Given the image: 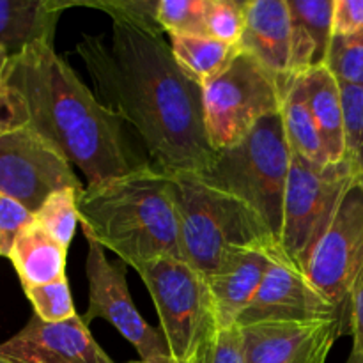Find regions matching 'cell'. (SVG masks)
I'll use <instances>...</instances> for the list:
<instances>
[{"label":"cell","instance_id":"1","mask_svg":"<svg viewBox=\"0 0 363 363\" xmlns=\"http://www.w3.org/2000/svg\"><path fill=\"white\" fill-rule=\"evenodd\" d=\"M99 101L131 126L170 174H202L216 158L204 117L202 85L191 80L160 32L112 21V38L82 34L77 43Z\"/></svg>","mask_w":363,"mask_h":363},{"label":"cell","instance_id":"2","mask_svg":"<svg viewBox=\"0 0 363 363\" xmlns=\"http://www.w3.org/2000/svg\"><path fill=\"white\" fill-rule=\"evenodd\" d=\"M4 85L14 126L27 124L52 142L84 172L87 186L151 162L138 158L123 121L99 101L52 45L35 43L11 57Z\"/></svg>","mask_w":363,"mask_h":363},{"label":"cell","instance_id":"3","mask_svg":"<svg viewBox=\"0 0 363 363\" xmlns=\"http://www.w3.org/2000/svg\"><path fill=\"white\" fill-rule=\"evenodd\" d=\"M84 234L128 268L156 257L183 259L172 174L147 162L78 195Z\"/></svg>","mask_w":363,"mask_h":363},{"label":"cell","instance_id":"4","mask_svg":"<svg viewBox=\"0 0 363 363\" xmlns=\"http://www.w3.org/2000/svg\"><path fill=\"white\" fill-rule=\"evenodd\" d=\"M172 186L183 259L204 280L236 250L279 241L254 209L199 174H172Z\"/></svg>","mask_w":363,"mask_h":363},{"label":"cell","instance_id":"5","mask_svg":"<svg viewBox=\"0 0 363 363\" xmlns=\"http://www.w3.org/2000/svg\"><path fill=\"white\" fill-rule=\"evenodd\" d=\"M291 158L282 113H275L240 144L216 151L215 162L199 176L254 209L279 240Z\"/></svg>","mask_w":363,"mask_h":363},{"label":"cell","instance_id":"6","mask_svg":"<svg viewBox=\"0 0 363 363\" xmlns=\"http://www.w3.org/2000/svg\"><path fill=\"white\" fill-rule=\"evenodd\" d=\"M133 269L151 294L172 362H201L220 330L206 280L177 257H156Z\"/></svg>","mask_w":363,"mask_h":363},{"label":"cell","instance_id":"7","mask_svg":"<svg viewBox=\"0 0 363 363\" xmlns=\"http://www.w3.org/2000/svg\"><path fill=\"white\" fill-rule=\"evenodd\" d=\"M287 82L241 50L220 77L202 87L206 130L213 149L222 151L240 144L262 119L280 113Z\"/></svg>","mask_w":363,"mask_h":363},{"label":"cell","instance_id":"8","mask_svg":"<svg viewBox=\"0 0 363 363\" xmlns=\"http://www.w3.org/2000/svg\"><path fill=\"white\" fill-rule=\"evenodd\" d=\"M357 177L362 176L347 160L319 167L296 155L291 158L279 245L303 273Z\"/></svg>","mask_w":363,"mask_h":363},{"label":"cell","instance_id":"9","mask_svg":"<svg viewBox=\"0 0 363 363\" xmlns=\"http://www.w3.org/2000/svg\"><path fill=\"white\" fill-rule=\"evenodd\" d=\"M84 191L66 156L27 124L9 128L0 137V194L30 213L59 190Z\"/></svg>","mask_w":363,"mask_h":363},{"label":"cell","instance_id":"10","mask_svg":"<svg viewBox=\"0 0 363 363\" xmlns=\"http://www.w3.org/2000/svg\"><path fill=\"white\" fill-rule=\"evenodd\" d=\"M87 240L85 275L89 280V307L82 319L91 325L94 319H106L145 363H174L165 339L140 315L128 289V266L123 261L110 262L105 248L84 234Z\"/></svg>","mask_w":363,"mask_h":363},{"label":"cell","instance_id":"11","mask_svg":"<svg viewBox=\"0 0 363 363\" xmlns=\"http://www.w3.org/2000/svg\"><path fill=\"white\" fill-rule=\"evenodd\" d=\"M363 269V177L344 194L332 223L315 245L305 275L346 314L351 291Z\"/></svg>","mask_w":363,"mask_h":363},{"label":"cell","instance_id":"12","mask_svg":"<svg viewBox=\"0 0 363 363\" xmlns=\"http://www.w3.org/2000/svg\"><path fill=\"white\" fill-rule=\"evenodd\" d=\"M346 318L340 308L333 307L311 284L308 277L291 261L282 247H269V266L261 286L243 314L238 326L257 323H296L318 319Z\"/></svg>","mask_w":363,"mask_h":363},{"label":"cell","instance_id":"13","mask_svg":"<svg viewBox=\"0 0 363 363\" xmlns=\"http://www.w3.org/2000/svg\"><path fill=\"white\" fill-rule=\"evenodd\" d=\"M346 318L240 326L245 363H326Z\"/></svg>","mask_w":363,"mask_h":363},{"label":"cell","instance_id":"14","mask_svg":"<svg viewBox=\"0 0 363 363\" xmlns=\"http://www.w3.org/2000/svg\"><path fill=\"white\" fill-rule=\"evenodd\" d=\"M0 358L9 363H116L78 314L62 323H46L34 314L0 344Z\"/></svg>","mask_w":363,"mask_h":363},{"label":"cell","instance_id":"15","mask_svg":"<svg viewBox=\"0 0 363 363\" xmlns=\"http://www.w3.org/2000/svg\"><path fill=\"white\" fill-rule=\"evenodd\" d=\"M240 46L282 82L293 78V23L287 0H247Z\"/></svg>","mask_w":363,"mask_h":363},{"label":"cell","instance_id":"16","mask_svg":"<svg viewBox=\"0 0 363 363\" xmlns=\"http://www.w3.org/2000/svg\"><path fill=\"white\" fill-rule=\"evenodd\" d=\"M272 245L236 250L215 275L206 280L220 328L238 326L240 315L254 300L269 266Z\"/></svg>","mask_w":363,"mask_h":363},{"label":"cell","instance_id":"17","mask_svg":"<svg viewBox=\"0 0 363 363\" xmlns=\"http://www.w3.org/2000/svg\"><path fill=\"white\" fill-rule=\"evenodd\" d=\"M71 0H0V48L11 57L35 43L53 46L60 14Z\"/></svg>","mask_w":363,"mask_h":363},{"label":"cell","instance_id":"18","mask_svg":"<svg viewBox=\"0 0 363 363\" xmlns=\"http://www.w3.org/2000/svg\"><path fill=\"white\" fill-rule=\"evenodd\" d=\"M293 23V74L325 64L333 39V0H287Z\"/></svg>","mask_w":363,"mask_h":363},{"label":"cell","instance_id":"19","mask_svg":"<svg viewBox=\"0 0 363 363\" xmlns=\"http://www.w3.org/2000/svg\"><path fill=\"white\" fill-rule=\"evenodd\" d=\"M307 92V103L321 133L323 145L330 163L346 160V133L340 85L332 71L321 64L301 73Z\"/></svg>","mask_w":363,"mask_h":363},{"label":"cell","instance_id":"20","mask_svg":"<svg viewBox=\"0 0 363 363\" xmlns=\"http://www.w3.org/2000/svg\"><path fill=\"white\" fill-rule=\"evenodd\" d=\"M67 250L57 243L38 222L28 223L14 241L9 261L23 287L45 286L66 277Z\"/></svg>","mask_w":363,"mask_h":363},{"label":"cell","instance_id":"21","mask_svg":"<svg viewBox=\"0 0 363 363\" xmlns=\"http://www.w3.org/2000/svg\"><path fill=\"white\" fill-rule=\"evenodd\" d=\"M282 121L291 152L314 165H330L328 155L323 145L321 133L307 103L303 77L296 74L287 82L282 101Z\"/></svg>","mask_w":363,"mask_h":363},{"label":"cell","instance_id":"22","mask_svg":"<svg viewBox=\"0 0 363 363\" xmlns=\"http://www.w3.org/2000/svg\"><path fill=\"white\" fill-rule=\"evenodd\" d=\"M170 48L181 69L204 87L223 73L240 55L241 46L216 41L209 35H169Z\"/></svg>","mask_w":363,"mask_h":363},{"label":"cell","instance_id":"23","mask_svg":"<svg viewBox=\"0 0 363 363\" xmlns=\"http://www.w3.org/2000/svg\"><path fill=\"white\" fill-rule=\"evenodd\" d=\"M78 195H80V191L69 190V188L55 191L46 199L45 204L34 215L35 222L66 250L69 248L74 230L80 223L77 206Z\"/></svg>","mask_w":363,"mask_h":363},{"label":"cell","instance_id":"24","mask_svg":"<svg viewBox=\"0 0 363 363\" xmlns=\"http://www.w3.org/2000/svg\"><path fill=\"white\" fill-rule=\"evenodd\" d=\"M23 291L34 307V314L43 321L62 323L77 315L67 277L45 286L23 287Z\"/></svg>","mask_w":363,"mask_h":363},{"label":"cell","instance_id":"25","mask_svg":"<svg viewBox=\"0 0 363 363\" xmlns=\"http://www.w3.org/2000/svg\"><path fill=\"white\" fill-rule=\"evenodd\" d=\"M325 66L339 84L363 85V32L333 35Z\"/></svg>","mask_w":363,"mask_h":363},{"label":"cell","instance_id":"26","mask_svg":"<svg viewBox=\"0 0 363 363\" xmlns=\"http://www.w3.org/2000/svg\"><path fill=\"white\" fill-rule=\"evenodd\" d=\"M206 0H160L158 23L169 35H208Z\"/></svg>","mask_w":363,"mask_h":363},{"label":"cell","instance_id":"27","mask_svg":"<svg viewBox=\"0 0 363 363\" xmlns=\"http://www.w3.org/2000/svg\"><path fill=\"white\" fill-rule=\"evenodd\" d=\"M339 85L344 110L346 160L363 177V85Z\"/></svg>","mask_w":363,"mask_h":363},{"label":"cell","instance_id":"28","mask_svg":"<svg viewBox=\"0 0 363 363\" xmlns=\"http://www.w3.org/2000/svg\"><path fill=\"white\" fill-rule=\"evenodd\" d=\"M204 23L209 38L240 46L245 30V2L206 0Z\"/></svg>","mask_w":363,"mask_h":363},{"label":"cell","instance_id":"29","mask_svg":"<svg viewBox=\"0 0 363 363\" xmlns=\"http://www.w3.org/2000/svg\"><path fill=\"white\" fill-rule=\"evenodd\" d=\"M158 4L160 0H71V7H92L108 14L112 21H130L163 34V28L158 23Z\"/></svg>","mask_w":363,"mask_h":363},{"label":"cell","instance_id":"30","mask_svg":"<svg viewBox=\"0 0 363 363\" xmlns=\"http://www.w3.org/2000/svg\"><path fill=\"white\" fill-rule=\"evenodd\" d=\"M34 222V213L14 199L0 194V257H9L18 234Z\"/></svg>","mask_w":363,"mask_h":363},{"label":"cell","instance_id":"31","mask_svg":"<svg viewBox=\"0 0 363 363\" xmlns=\"http://www.w3.org/2000/svg\"><path fill=\"white\" fill-rule=\"evenodd\" d=\"M199 363H245L240 326L220 328Z\"/></svg>","mask_w":363,"mask_h":363},{"label":"cell","instance_id":"32","mask_svg":"<svg viewBox=\"0 0 363 363\" xmlns=\"http://www.w3.org/2000/svg\"><path fill=\"white\" fill-rule=\"evenodd\" d=\"M363 32V0H333V35Z\"/></svg>","mask_w":363,"mask_h":363},{"label":"cell","instance_id":"33","mask_svg":"<svg viewBox=\"0 0 363 363\" xmlns=\"http://www.w3.org/2000/svg\"><path fill=\"white\" fill-rule=\"evenodd\" d=\"M347 319H350V332L353 335V350L351 351L363 353V269L351 291Z\"/></svg>","mask_w":363,"mask_h":363},{"label":"cell","instance_id":"34","mask_svg":"<svg viewBox=\"0 0 363 363\" xmlns=\"http://www.w3.org/2000/svg\"><path fill=\"white\" fill-rule=\"evenodd\" d=\"M9 59H11L9 53H7L4 48H0V98H2L4 92H6L4 80H6V71H7V66H9Z\"/></svg>","mask_w":363,"mask_h":363},{"label":"cell","instance_id":"35","mask_svg":"<svg viewBox=\"0 0 363 363\" xmlns=\"http://www.w3.org/2000/svg\"><path fill=\"white\" fill-rule=\"evenodd\" d=\"M9 128H13V124L9 123V119H7V113H6V108H4V103H2V98H0V137H2L4 133H6Z\"/></svg>","mask_w":363,"mask_h":363},{"label":"cell","instance_id":"36","mask_svg":"<svg viewBox=\"0 0 363 363\" xmlns=\"http://www.w3.org/2000/svg\"><path fill=\"white\" fill-rule=\"evenodd\" d=\"M346 363H363V353H354V351H351Z\"/></svg>","mask_w":363,"mask_h":363},{"label":"cell","instance_id":"37","mask_svg":"<svg viewBox=\"0 0 363 363\" xmlns=\"http://www.w3.org/2000/svg\"><path fill=\"white\" fill-rule=\"evenodd\" d=\"M128 363H145V362H142V360H137V362H128Z\"/></svg>","mask_w":363,"mask_h":363},{"label":"cell","instance_id":"38","mask_svg":"<svg viewBox=\"0 0 363 363\" xmlns=\"http://www.w3.org/2000/svg\"><path fill=\"white\" fill-rule=\"evenodd\" d=\"M0 363H9V362H6V360H2V358H0Z\"/></svg>","mask_w":363,"mask_h":363}]
</instances>
